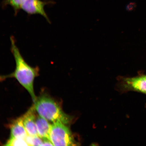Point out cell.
I'll list each match as a JSON object with an SVG mask.
<instances>
[{
    "label": "cell",
    "instance_id": "6da1fadb",
    "mask_svg": "<svg viewBox=\"0 0 146 146\" xmlns=\"http://www.w3.org/2000/svg\"><path fill=\"white\" fill-rule=\"evenodd\" d=\"M10 39L11 50L15 61V68L14 72L11 74L1 76L2 78H15L28 91L34 103L37 98L34 93V83L35 79L39 74V67H33L29 65L24 59L16 45L14 36H11Z\"/></svg>",
    "mask_w": 146,
    "mask_h": 146
},
{
    "label": "cell",
    "instance_id": "7a4b0ae2",
    "mask_svg": "<svg viewBox=\"0 0 146 146\" xmlns=\"http://www.w3.org/2000/svg\"><path fill=\"white\" fill-rule=\"evenodd\" d=\"M34 106L39 115L52 123H61L68 125L72 117L65 113L59 105L52 98L45 95L36 98Z\"/></svg>",
    "mask_w": 146,
    "mask_h": 146
},
{
    "label": "cell",
    "instance_id": "3957f363",
    "mask_svg": "<svg viewBox=\"0 0 146 146\" xmlns=\"http://www.w3.org/2000/svg\"><path fill=\"white\" fill-rule=\"evenodd\" d=\"M67 125L61 123L51 124L50 141L54 146H74L78 143Z\"/></svg>",
    "mask_w": 146,
    "mask_h": 146
},
{
    "label": "cell",
    "instance_id": "277c9868",
    "mask_svg": "<svg viewBox=\"0 0 146 146\" xmlns=\"http://www.w3.org/2000/svg\"><path fill=\"white\" fill-rule=\"evenodd\" d=\"M1 4L3 8L8 5L11 7L15 15L21 10L29 15L38 14L41 12L43 6L41 0H3Z\"/></svg>",
    "mask_w": 146,
    "mask_h": 146
},
{
    "label": "cell",
    "instance_id": "5b68a950",
    "mask_svg": "<svg viewBox=\"0 0 146 146\" xmlns=\"http://www.w3.org/2000/svg\"><path fill=\"white\" fill-rule=\"evenodd\" d=\"M120 86L123 91H135L146 94V76L124 78Z\"/></svg>",
    "mask_w": 146,
    "mask_h": 146
},
{
    "label": "cell",
    "instance_id": "8992f818",
    "mask_svg": "<svg viewBox=\"0 0 146 146\" xmlns=\"http://www.w3.org/2000/svg\"><path fill=\"white\" fill-rule=\"evenodd\" d=\"M36 112L33 105L23 116V125L29 135L38 136L36 123Z\"/></svg>",
    "mask_w": 146,
    "mask_h": 146
},
{
    "label": "cell",
    "instance_id": "52a82bcc",
    "mask_svg": "<svg viewBox=\"0 0 146 146\" xmlns=\"http://www.w3.org/2000/svg\"><path fill=\"white\" fill-rule=\"evenodd\" d=\"M36 123L38 136L44 140L50 141L51 124L45 119L40 115L36 116Z\"/></svg>",
    "mask_w": 146,
    "mask_h": 146
},
{
    "label": "cell",
    "instance_id": "ba28073f",
    "mask_svg": "<svg viewBox=\"0 0 146 146\" xmlns=\"http://www.w3.org/2000/svg\"><path fill=\"white\" fill-rule=\"evenodd\" d=\"M10 128V137L25 139L28 135L23 125V116L14 120L11 124Z\"/></svg>",
    "mask_w": 146,
    "mask_h": 146
},
{
    "label": "cell",
    "instance_id": "9c48e42d",
    "mask_svg": "<svg viewBox=\"0 0 146 146\" xmlns=\"http://www.w3.org/2000/svg\"><path fill=\"white\" fill-rule=\"evenodd\" d=\"M29 146H42L44 140L39 136H32L28 135L25 138Z\"/></svg>",
    "mask_w": 146,
    "mask_h": 146
},
{
    "label": "cell",
    "instance_id": "30bf717a",
    "mask_svg": "<svg viewBox=\"0 0 146 146\" xmlns=\"http://www.w3.org/2000/svg\"><path fill=\"white\" fill-rule=\"evenodd\" d=\"M5 146H28V144L25 141V139L13 137H10L5 143Z\"/></svg>",
    "mask_w": 146,
    "mask_h": 146
},
{
    "label": "cell",
    "instance_id": "8fae6325",
    "mask_svg": "<svg viewBox=\"0 0 146 146\" xmlns=\"http://www.w3.org/2000/svg\"><path fill=\"white\" fill-rule=\"evenodd\" d=\"M136 6V3L134 2L130 3L127 5V8L129 10L132 9Z\"/></svg>",
    "mask_w": 146,
    "mask_h": 146
}]
</instances>
